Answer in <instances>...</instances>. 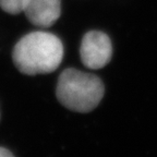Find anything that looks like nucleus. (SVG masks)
Segmentation results:
<instances>
[{
  "mask_svg": "<svg viewBox=\"0 0 157 157\" xmlns=\"http://www.w3.org/2000/svg\"><path fill=\"white\" fill-rule=\"evenodd\" d=\"M23 12L36 26H52L60 17V0H25Z\"/></svg>",
  "mask_w": 157,
  "mask_h": 157,
  "instance_id": "4",
  "label": "nucleus"
},
{
  "mask_svg": "<svg viewBox=\"0 0 157 157\" xmlns=\"http://www.w3.org/2000/svg\"><path fill=\"white\" fill-rule=\"evenodd\" d=\"M25 0H0V7L10 14H17L23 11Z\"/></svg>",
  "mask_w": 157,
  "mask_h": 157,
  "instance_id": "5",
  "label": "nucleus"
},
{
  "mask_svg": "<svg viewBox=\"0 0 157 157\" xmlns=\"http://www.w3.org/2000/svg\"><path fill=\"white\" fill-rule=\"evenodd\" d=\"M80 55L86 68L93 70L103 68L110 61L113 55L110 39L98 31L86 33L82 39Z\"/></svg>",
  "mask_w": 157,
  "mask_h": 157,
  "instance_id": "3",
  "label": "nucleus"
},
{
  "mask_svg": "<svg viewBox=\"0 0 157 157\" xmlns=\"http://www.w3.org/2000/svg\"><path fill=\"white\" fill-rule=\"evenodd\" d=\"M104 84L98 76L67 69L60 74L56 95L59 103L75 113H90L104 96Z\"/></svg>",
  "mask_w": 157,
  "mask_h": 157,
  "instance_id": "2",
  "label": "nucleus"
},
{
  "mask_svg": "<svg viewBox=\"0 0 157 157\" xmlns=\"http://www.w3.org/2000/svg\"><path fill=\"white\" fill-rule=\"evenodd\" d=\"M63 46L57 36L34 32L22 37L14 46L12 59L20 72L27 75L46 74L61 63Z\"/></svg>",
  "mask_w": 157,
  "mask_h": 157,
  "instance_id": "1",
  "label": "nucleus"
},
{
  "mask_svg": "<svg viewBox=\"0 0 157 157\" xmlns=\"http://www.w3.org/2000/svg\"><path fill=\"white\" fill-rule=\"evenodd\" d=\"M0 157H14V155L5 147H0Z\"/></svg>",
  "mask_w": 157,
  "mask_h": 157,
  "instance_id": "6",
  "label": "nucleus"
}]
</instances>
